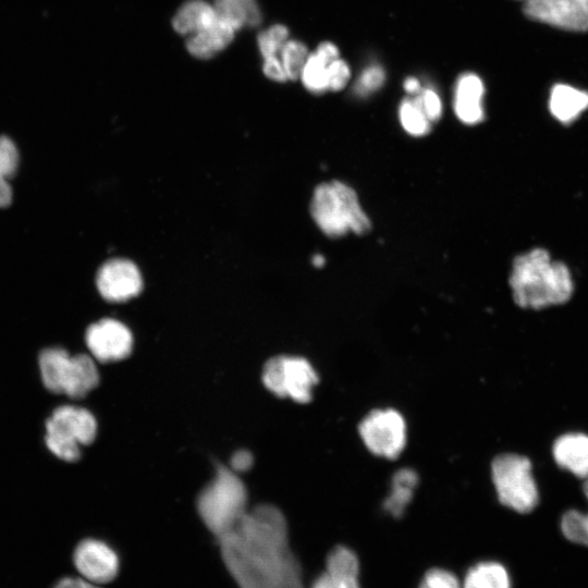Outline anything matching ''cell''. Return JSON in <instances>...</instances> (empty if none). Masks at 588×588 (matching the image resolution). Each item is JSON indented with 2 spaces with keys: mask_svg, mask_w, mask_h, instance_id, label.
<instances>
[{
  "mask_svg": "<svg viewBox=\"0 0 588 588\" xmlns=\"http://www.w3.org/2000/svg\"><path fill=\"white\" fill-rule=\"evenodd\" d=\"M262 382L277 396L307 403L311 399L318 376L310 363L303 357L275 356L265 364Z\"/></svg>",
  "mask_w": 588,
  "mask_h": 588,
  "instance_id": "ba28073f",
  "label": "cell"
},
{
  "mask_svg": "<svg viewBox=\"0 0 588 588\" xmlns=\"http://www.w3.org/2000/svg\"><path fill=\"white\" fill-rule=\"evenodd\" d=\"M235 32L230 24L218 17L209 27L189 36L186 48L198 59H209L233 40Z\"/></svg>",
  "mask_w": 588,
  "mask_h": 588,
  "instance_id": "e0dca14e",
  "label": "cell"
},
{
  "mask_svg": "<svg viewBox=\"0 0 588 588\" xmlns=\"http://www.w3.org/2000/svg\"><path fill=\"white\" fill-rule=\"evenodd\" d=\"M418 588H462V585L452 572L432 568L425 574Z\"/></svg>",
  "mask_w": 588,
  "mask_h": 588,
  "instance_id": "f546056e",
  "label": "cell"
},
{
  "mask_svg": "<svg viewBox=\"0 0 588 588\" xmlns=\"http://www.w3.org/2000/svg\"><path fill=\"white\" fill-rule=\"evenodd\" d=\"M310 212L315 223L330 237L343 236L348 231L365 234L371 228L356 192L340 181L322 183L315 188Z\"/></svg>",
  "mask_w": 588,
  "mask_h": 588,
  "instance_id": "3957f363",
  "label": "cell"
},
{
  "mask_svg": "<svg viewBox=\"0 0 588 588\" xmlns=\"http://www.w3.org/2000/svg\"><path fill=\"white\" fill-rule=\"evenodd\" d=\"M85 340L93 357L101 363L127 357L133 346L130 329L121 321L111 318L90 324Z\"/></svg>",
  "mask_w": 588,
  "mask_h": 588,
  "instance_id": "30bf717a",
  "label": "cell"
},
{
  "mask_svg": "<svg viewBox=\"0 0 588 588\" xmlns=\"http://www.w3.org/2000/svg\"><path fill=\"white\" fill-rule=\"evenodd\" d=\"M462 588H511L507 569L494 561L479 562L466 573Z\"/></svg>",
  "mask_w": 588,
  "mask_h": 588,
  "instance_id": "603a6c76",
  "label": "cell"
},
{
  "mask_svg": "<svg viewBox=\"0 0 588 588\" xmlns=\"http://www.w3.org/2000/svg\"><path fill=\"white\" fill-rule=\"evenodd\" d=\"M96 284L100 295L106 301L121 303L139 294L143 280L134 262L114 258L99 268Z\"/></svg>",
  "mask_w": 588,
  "mask_h": 588,
  "instance_id": "4fadbf2b",
  "label": "cell"
},
{
  "mask_svg": "<svg viewBox=\"0 0 588 588\" xmlns=\"http://www.w3.org/2000/svg\"><path fill=\"white\" fill-rule=\"evenodd\" d=\"M549 109L558 121L569 124L588 109V93L571 85L556 84L550 91Z\"/></svg>",
  "mask_w": 588,
  "mask_h": 588,
  "instance_id": "d6986e66",
  "label": "cell"
},
{
  "mask_svg": "<svg viewBox=\"0 0 588 588\" xmlns=\"http://www.w3.org/2000/svg\"><path fill=\"white\" fill-rule=\"evenodd\" d=\"M213 8L218 17L230 24L235 30L244 26H257L261 13L256 0H215Z\"/></svg>",
  "mask_w": 588,
  "mask_h": 588,
  "instance_id": "44dd1931",
  "label": "cell"
},
{
  "mask_svg": "<svg viewBox=\"0 0 588 588\" xmlns=\"http://www.w3.org/2000/svg\"><path fill=\"white\" fill-rule=\"evenodd\" d=\"M52 588H81V578L63 577Z\"/></svg>",
  "mask_w": 588,
  "mask_h": 588,
  "instance_id": "836d02e7",
  "label": "cell"
},
{
  "mask_svg": "<svg viewBox=\"0 0 588 588\" xmlns=\"http://www.w3.org/2000/svg\"><path fill=\"white\" fill-rule=\"evenodd\" d=\"M81 579H82V584H81L82 588H100L96 584H91L83 578Z\"/></svg>",
  "mask_w": 588,
  "mask_h": 588,
  "instance_id": "8d00e7d4",
  "label": "cell"
},
{
  "mask_svg": "<svg viewBox=\"0 0 588 588\" xmlns=\"http://www.w3.org/2000/svg\"><path fill=\"white\" fill-rule=\"evenodd\" d=\"M96 432L97 422L89 411L63 405L46 422V444L60 460L74 462L79 458L81 446L91 443Z\"/></svg>",
  "mask_w": 588,
  "mask_h": 588,
  "instance_id": "8992f818",
  "label": "cell"
},
{
  "mask_svg": "<svg viewBox=\"0 0 588 588\" xmlns=\"http://www.w3.org/2000/svg\"><path fill=\"white\" fill-rule=\"evenodd\" d=\"M289 39V30L283 25H273L258 36V47L264 60L279 58V52Z\"/></svg>",
  "mask_w": 588,
  "mask_h": 588,
  "instance_id": "83f0119b",
  "label": "cell"
},
{
  "mask_svg": "<svg viewBox=\"0 0 588 588\" xmlns=\"http://www.w3.org/2000/svg\"><path fill=\"white\" fill-rule=\"evenodd\" d=\"M339 58V50L332 42H322L315 52L308 54L299 78L304 86L314 94H321L328 88L329 64Z\"/></svg>",
  "mask_w": 588,
  "mask_h": 588,
  "instance_id": "ac0fdd59",
  "label": "cell"
},
{
  "mask_svg": "<svg viewBox=\"0 0 588 588\" xmlns=\"http://www.w3.org/2000/svg\"><path fill=\"white\" fill-rule=\"evenodd\" d=\"M553 456L558 465L581 479L588 477V436L567 433L553 444Z\"/></svg>",
  "mask_w": 588,
  "mask_h": 588,
  "instance_id": "2e32d148",
  "label": "cell"
},
{
  "mask_svg": "<svg viewBox=\"0 0 588 588\" xmlns=\"http://www.w3.org/2000/svg\"><path fill=\"white\" fill-rule=\"evenodd\" d=\"M308 54V50L303 42L294 39H287L284 42L279 52V60L287 81L299 78Z\"/></svg>",
  "mask_w": 588,
  "mask_h": 588,
  "instance_id": "d4e9b609",
  "label": "cell"
},
{
  "mask_svg": "<svg viewBox=\"0 0 588 588\" xmlns=\"http://www.w3.org/2000/svg\"><path fill=\"white\" fill-rule=\"evenodd\" d=\"M253 464V455L248 451H237L233 454L231 458L232 469L235 470H246Z\"/></svg>",
  "mask_w": 588,
  "mask_h": 588,
  "instance_id": "d6a6232c",
  "label": "cell"
},
{
  "mask_svg": "<svg viewBox=\"0 0 588 588\" xmlns=\"http://www.w3.org/2000/svg\"><path fill=\"white\" fill-rule=\"evenodd\" d=\"M404 89L408 94H417L420 91V84L416 78L409 77L404 82Z\"/></svg>",
  "mask_w": 588,
  "mask_h": 588,
  "instance_id": "e575fe53",
  "label": "cell"
},
{
  "mask_svg": "<svg viewBox=\"0 0 588 588\" xmlns=\"http://www.w3.org/2000/svg\"><path fill=\"white\" fill-rule=\"evenodd\" d=\"M510 286L514 302L532 309L564 304L574 291L567 266L553 260L549 252L540 247L515 257Z\"/></svg>",
  "mask_w": 588,
  "mask_h": 588,
  "instance_id": "7a4b0ae2",
  "label": "cell"
},
{
  "mask_svg": "<svg viewBox=\"0 0 588 588\" xmlns=\"http://www.w3.org/2000/svg\"><path fill=\"white\" fill-rule=\"evenodd\" d=\"M351 71L345 61L338 58L329 64L328 88L338 91L344 88L350 79Z\"/></svg>",
  "mask_w": 588,
  "mask_h": 588,
  "instance_id": "4dcf8cb0",
  "label": "cell"
},
{
  "mask_svg": "<svg viewBox=\"0 0 588 588\" xmlns=\"http://www.w3.org/2000/svg\"><path fill=\"white\" fill-rule=\"evenodd\" d=\"M311 261L315 267L320 268L324 265V257L322 255L317 254L313 257Z\"/></svg>",
  "mask_w": 588,
  "mask_h": 588,
  "instance_id": "d590c367",
  "label": "cell"
},
{
  "mask_svg": "<svg viewBox=\"0 0 588 588\" xmlns=\"http://www.w3.org/2000/svg\"><path fill=\"white\" fill-rule=\"evenodd\" d=\"M416 98L430 122H436L440 119L442 103L439 95L433 89L426 88Z\"/></svg>",
  "mask_w": 588,
  "mask_h": 588,
  "instance_id": "1f68e13d",
  "label": "cell"
},
{
  "mask_svg": "<svg viewBox=\"0 0 588 588\" xmlns=\"http://www.w3.org/2000/svg\"><path fill=\"white\" fill-rule=\"evenodd\" d=\"M384 82V71L379 65H370L359 75L354 90L358 96H368L378 90Z\"/></svg>",
  "mask_w": 588,
  "mask_h": 588,
  "instance_id": "f1b7e54d",
  "label": "cell"
},
{
  "mask_svg": "<svg viewBox=\"0 0 588 588\" xmlns=\"http://www.w3.org/2000/svg\"><path fill=\"white\" fill-rule=\"evenodd\" d=\"M358 432L366 448L375 455L397 457L406 444V424L395 409H375L359 424Z\"/></svg>",
  "mask_w": 588,
  "mask_h": 588,
  "instance_id": "9c48e42d",
  "label": "cell"
},
{
  "mask_svg": "<svg viewBox=\"0 0 588 588\" xmlns=\"http://www.w3.org/2000/svg\"><path fill=\"white\" fill-rule=\"evenodd\" d=\"M246 502V488L235 471L218 465L213 479L197 499V510L206 527L218 539L244 516Z\"/></svg>",
  "mask_w": 588,
  "mask_h": 588,
  "instance_id": "277c9868",
  "label": "cell"
},
{
  "mask_svg": "<svg viewBox=\"0 0 588 588\" xmlns=\"http://www.w3.org/2000/svg\"><path fill=\"white\" fill-rule=\"evenodd\" d=\"M418 475L412 468L399 469L392 477L391 490L383 502L384 510L393 517H401L412 501Z\"/></svg>",
  "mask_w": 588,
  "mask_h": 588,
  "instance_id": "7402d4cb",
  "label": "cell"
},
{
  "mask_svg": "<svg viewBox=\"0 0 588 588\" xmlns=\"http://www.w3.org/2000/svg\"><path fill=\"white\" fill-rule=\"evenodd\" d=\"M359 561L356 553L338 546L326 560V569L311 583L309 588H360Z\"/></svg>",
  "mask_w": 588,
  "mask_h": 588,
  "instance_id": "5bb4252c",
  "label": "cell"
},
{
  "mask_svg": "<svg viewBox=\"0 0 588 588\" xmlns=\"http://www.w3.org/2000/svg\"><path fill=\"white\" fill-rule=\"evenodd\" d=\"M483 84L473 73L462 75L455 87L454 111L466 124H476L483 119L482 109Z\"/></svg>",
  "mask_w": 588,
  "mask_h": 588,
  "instance_id": "9a60e30c",
  "label": "cell"
},
{
  "mask_svg": "<svg viewBox=\"0 0 588 588\" xmlns=\"http://www.w3.org/2000/svg\"><path fill=\"white\" fill-rule=\"evenodd\" d=\"M73 562L83 579L96 585L113 580L120 568L115 551L98 539L81 541L74 550Z\"/></svg>",
  "mask_w": 588,
  "mask_h": 588,
  "instance_id": "7c38bea8",
  "label": "cell"
},
{
  "mask_svg": "<svg viewBox=\"0 0 588 588\" xmlns=\"http://www.w3.org/2000/svg\"><path fill=\"white\" fill-rule=\"evenodd\" d=\"M19 164V152L14 143L7 136H0V207H7L12 200L9 183Z\"/></svg>",
  "mask_w": 588,
  "mask_h": 588,
  "instance_id": "cb8c5ba5",
  "label": "cell"
},
{
  "mask_svg": "<svg viewBox=\"0 0 588 588\" xmlns=\"http://www.w3.org/2000/svg\"><path fill=\"white\" fill-rule=\"evenodd\" d=\"M218 542L240 588H303L302 566L289 546L286 520L275 506L246 511Z\"/></svg>",
  "mask_w": 588,
  "mask_h": 588,
  "instance_id": "6da1fadb",
  "label": "cell"
},
{
  "mask_svg": "<svg viewBox=\"0 0 588 588\" xmlns=\"http://www.w3.org/2000/svg\"><path fill=\"white\" fill-rule=\"evenodd\" d=\"M530 19L573 32L588 30V0H525Z\"/></svg>",
  "mask_w": 588,
  "mask_h": 588,
  "instance_id": "8fae6325",
  "label": "cell"
},
{
  "mask_svg": "<svg viewBox=\"0 0 588 588\" xmlns=\"http://www.w3.org/2000/svg\"><path fill=\"white\" fill-rule=\"evenodd\" d=\"M399 115L403 128L413 136H424L430 131L431 122L424 113L417 98L402 101Z\"/></svg>",
  "mask_w": 588,
  "mask_h": 588,
  "instance_id": "4316f807",
  "label": "cell"
},
{
  "mask_svg": "<svg viewBox=\"0 0 588 588\" xmlns=\"http://www.w3.org/2000/svg\"><path fill=\"white\" fill-rule=\"evenodd\" d=\"M218 20L212 4L204 0H189L185 2L173 17L174 29L182 35L192 36Z\"/></svg>",
  "mask_w": 588,
  "mask_h": 588,
  "instance_id": "ffe728a7",
  "label": "cell"
},
{
  "mask_svg": "<svg viewBox=\"0 0 588 588\" xmlns=\"http://www.w3.org/2000/svg\"><path fill=\"white\" fill-rule=\"evenodd\" d=\"M491 475L503 505L518 513H529L536 507L539 494L527 457L501 454L491 464Z\"/></svg>",
  "mask_w": 588,
  "mask_h": 588,
  "instance_id": "52a82bcc",
  "label": "cell"
},
{
  "mask_svg": "<svg viewBox=\"0 0 588 588\" xmlns=\"http://www.w3.org/2000/svg\"><path fill=\"white\" fill-rule=\"evenodd\" d=\"M584 480L583 489L588 499V477ZM561 529L572 542L588 546V512L576 510L566 512L561 520Z\"/></svg>",
  "mask_w": 588,
  "mask_h": 588,
  "instance_id": "484cf974",
  "label": "cell"
},
{
  "mask_svg": "<svg viewBox=\"0 0 588 588\" xmlns=\"http://www.w3.org/2000/svg\"><path fill=\"white\" fill-rule=\"evenodd\" d=\"M39 369L49 391L71 397L85 396L99 382V372L90 356L70 355L61 347L44 350L39 355Z\"/></svg>",
  "mask_w": 588,
  "mask_h": 588,
  "instance_id": "5b68a950",
  "label": "cell"
}]
</instances>
